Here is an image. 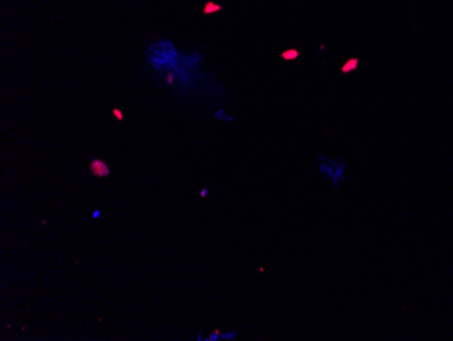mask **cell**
Here are the masks:
<instances>
[{"label":"cell","mask_w":453,"mask_h":341,"mask_svg":"<svg viewBox=\"0 0 453 341\" xmlns=\"http://www.w3.org/2000/svg\"><path fill=\"white\" fill-rule=\"evenodd\" d=\"M90 173H91L93 177H97V178H107L110 175V169H109L107 163L105 161L93 158V161L90 163Z\"/></svg>","instance_id":"cell-2"},{"label":"cell","mask_w":453,"mask_h":341,"mask_svg":"<svg viewBox=\"0 0 453 341\" xmlns=\"http://www.w3.org/2000/svg\"><path fill=\"white\" fill-rule=\"evenodd\" d=\"M238 336V333H228V334H224V336H221V338H227V340H232V337Z\"/></svg>","instance_id":"cell-7"},{"label":"cell","mask_w":453,"mask_h":341,"mask_svg":"<svg viewBox=\"0 0 453 341\" xmlns=\"http://www.w3.org/2000/svg\"><path fill=\"white\" fill-rule=\"evenodd\" d=\"M183 56L174 43L167 38H160L149 45L147 60L154 70L159 72H171L182 64Z\"/></svg>","instance_id":"cell-1"},{"label":"cell","mask_w":453,"mask_h":341,"mask_svg":"<svg viewBox=\"0 0 453 341\" xmlns=\"http://www.w3.org/2000/svg\"><path fill=\"white\" fill-rule=\"evenodd\" d=\"M101 215H102V211H99V210H95L93 212V217H94V219H98V217L101 216Z\"/></svg>","instance_id":"cell-9"},{"label":"cell","mask_w":453,"mask_h":341,"mask_svg":"<svg viewBox=\"0 0 453 341\" xmlns=\"http://www.w3.org/2000/svg\"><path fill=\"white\" fill-rule=\"evenodd\" d=\"M206 341H212V340H220V338H219V330H214L213 333L210 334L209 337L208 338H205Z\"/></svg>","instance_id":"cell-6"},{"label":"cell","mask_w":453,"mask_h":341,"mask_svg":"<svg viewBox=\"0 0 453 341\" xmlns=\"http://www.w3.org/2000/svg\"><path fill=\"white\" fill-rule=\"evenodd\" d=\"M357 63H358L357 62V58H352V60H350V62L346 64V66H343L342 71H343V72H350L352 70L357 68Z\"/></svg>","instance_id":"cell-4"},{"label":"cell","mask_w":453,"mask_h":341,"mask_svg":"<svg viewBox=\"0 0 453 341\" xmlns=\"http://www.w3.org/2000/svg\"><path fill=\"white\" fill-rule=\"evenodd\" d=\"M200 196H201V197L205 198L206 196H208V189H206V188H202L201 192H200Z\"/></svg>","instance_id":"cell-8"},{"label":"cell","mask_w":453,"mask_h":341,"mask_svg":"<svg viewBox=\"0 0 453 341\" xmlns=\"http://www.w3.org/2000/svg\"><path fill=\"white\" fill-rule=\"evenodd\" d=\"M114 114H116V116L118 117V118H121V117H122V116H121V113L118 112V110H117V109H116V112H114Z\"/></svg>","instance_id":"cell-10"},{"label":"cell","mask_w":453,"mask_h":341,"mask_svg":"<svg viewBox=\"0 0 453 341\" xmlns=\"http://www.w3.org/2000/svg\"><path fill=\"white\" fill-rule=\"evenodd\" d=\"M283 57L285 58V60H291V58L297 57V52H294V51L287 52V53H284V54H283Z\"/></svg>","instance_id":"cell-5"},{"label":"cell","mask_w":453,"mask_h":341,"mask_svg":"<svg viewBox=\"0 0 453 341\" xmlns=\"http://www.w3.org/2000/svg\"><path fill=\"white\" fill-rule=\"evenodd\" d=\"M214 117H216L217 120H220V121H228V123L233 121L232 117L228 116V114L225 113L224 109H220V110H217V112L214 113Z\"/></svg>","instance_id":"cell-3"}]
</instances>
